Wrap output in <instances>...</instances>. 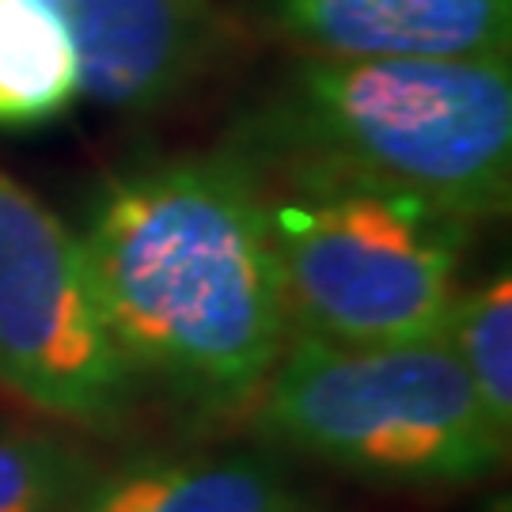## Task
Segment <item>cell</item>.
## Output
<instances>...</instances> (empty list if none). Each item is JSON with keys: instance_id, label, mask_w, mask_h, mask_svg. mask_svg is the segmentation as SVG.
<instances>
[{"instance_id": "277c9868", "label": "cell", "mask_w": 512, "mask_h": 512, "mask_svg": "<svg viewBox=\"0 0 512 512\" xmlns=\"http://www.w3.org/2000/svg\"><path fill=\"white\" fill-rule=\"evenodd\" d=\"M251 406L266 440L384 486H475L509 452L444 338L330 346L293 334Z\"/></svg>"}, {"instance_id": "7a4b0ae2", "label": "cell", "mask_w": 512, "mask_h": 512, "mask_svg": "<svg viewBox=\"0 0 512 512\" xmlns=\"http://www.w3.org/2000/svg\"><path fill=\"white\" fill-rule=\"evenodd\" d=\"M251 164H304L410 190L456 217L509 209V57L304 54L236 126Z\"/></svg>"}, {"instance_id": "9c48e42d", "label": "cell", "mask_w": 512, "mask_h": 512, "mask_svg": "<svg viewBox=\"0 0 512 512\" xmlns=\"http://www.w3.org/2000/svg\"><path fill=\"white\" fill-rule=\"evenodd\" d=\"M80 99L61 0H0V129H38Z\"/></svg>"}, {"instance_id": "6da1fadb", "label": "cell", "mask_w": 512, "mask_h": 512, "mask_svg": "<svg viewBox=\"0 0 512 512\" xmlns=\"http://www.w3.org/2000/svg\"><path fill=\"white\" fill-rule=\"evenodd\" d=\"M80 243L133 380L198 414L255 403L293 330L258 175L236 148L114 175Z\"/></svg>"}, {"instance_id": "ba28073f", "label": "cell", "mask_w": 512, "mask_h": 512, "mask_svg": "<svg viewBox=\"0 0 512 512\" xmlns=\"http://www.w3.org/2000/svg\"><path fill=\"white\" fill-rule=\"evenodd\" d=\"M76 512H308V494L266 448L145 452L99 471Z\"/></svg>"}, {"instance_id": "3957f363", "label": "cell", "mask_w": 512, "mask_h": 512, "mask_svg": "<svg viewBox=\"0 0 512 512\" xmlns=\"http://www.w3.org/2000/svg\"><path fill=\"white\" fill-rule=\"evenodd\" d=\"M251 167L293 334L330 346L444 338L471 220L327 167Z\"/></svg>"}, {"instance_id": "5b68a950", "label": "cell", "mask_w": 512, "mask_h": 512, "mask_svg": "<svg viewBox=\"0 0 512 512\" xmlns=\"http://www.w3.org/2000/svg\"><path fill=\"white\" fill-rule=\"evenodd\" d=\"M0 387L80 429L118 425L137 387L110 338L80 236L8 171H0Z\"/></svg>"}, {"instance_id": "8fae6325", "label": "cell", "mask_w": 512, "mask_h": 512, "mask_svg": "<svg viewBox=\"0 0 512 512\" xmlns=\"http://www.w3.org/2000/svg\"><path fill=\"white\" fill-rule=\"evenodd\" d=\"M99 467L76 440L0 425V512H76Z\"/></svg>"}, {"instance_id": "30bf717a", "label": "cell", "mask_w": 512, "mask_h": 512, "mask_svg": "<svg viewBox=\"0 0 512 512\" xmlns=\"http://www.w3.org/2000/svg\"><path fill=\"white\" fill-rule=\"evenodd\" d=\"M444 342L471 376L478 399L497 429H512V281L509 270L456 293Z\"/></svg>"}, {"instance_id": "8992f818", "label": "cell", "mask_w": 512, "mask_h": 512, "mask_svg": "<svg viewBox=\"0 0 512 512\" xmlns=\"http://www.w3.org/2000/svg\"><path fill=\"white\" fill-rule=\"evenodd\" d=\"M80 95L122 114H156L202 80L228 46L213 0H61Z\"/></svg>"}, {"instance_id": "52a82bcc", "label": "cell", "mask_w": 512, "mask_h": 512, "mask_svg": "<svg viewBox=\"0 0 512 512\" xmlns=\"http://www.w3.org/2000/svg\"><path fill=\"white\" fill-rule=\"evenodd\" d=\"M270 35L323 57H509L512 0H255Z\"/></svg>"}]
</instances>
